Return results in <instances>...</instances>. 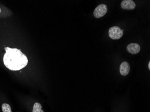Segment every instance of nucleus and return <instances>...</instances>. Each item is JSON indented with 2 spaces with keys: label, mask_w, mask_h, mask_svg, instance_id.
<instances>
[{
  "label": "nucleus",
  "mask_w": 150,
  "mask_h": 112,
  "mask_svg": "<svg viewBox=\"0 0 150 112\" xmlns=\"http://www.w3.org/2000/svg\"><path fill=\"white\" fill-rule=\"evenodd\" d=\"M6 53L3 57L5 66L13 71L21 70L28 63L27 56L18 49H11L9 47L5 48Z\"/></svg>",
  "instance_id": "nucleus-1"
},
{
  "label": "nucleus",
  "mask_w": 150,
  "mask_h": 112,
  "mask_svg": "<svg viewBox=\"0 0 150 112\" xmlns=\"http://www.w3.org/2000/svg\"><path fill=\"white\" fill-rule=\"evenodd\" d=\"M0 13H1V9H0Z\"/></svg>",
  "instance_id": "nucleus-10"
},
{
  "label": "nucleus",
  "mask_w": 150,
  "mask_h": 112,
  "mask_svg": "<svg viewBox=\"0 0 150 112\" xmlns=\"http://www.w3.org/2000/svg\"><path fill=\"white\" fill-rule=\"evenodd\" d=\"M1 107H2V110L3 112H12L11 106L8 104H3Z\"/></svg>",
  "instance_id": "nucleus-8"
},
{
  "label": "nucleus",
  "mask_w": 150,
  "mask_h": 112,
  "mask_svg": "<svg viewBox=\"0 0 150 112\" xmlns=\"http://www.w3.org/2000/svg\"><path fill=\"white\" fill-rule=\"evenodd\" d=\"M130 71V66L127 61H124L121 63L120 67V74L123 76H126Z\"/></svg>",
  "instance_id": "nucleus-6"
},
{
  "label": "nucleus",
  "mask_w": 150,
  "mask_h": 112,
  "mask_svg": "<svg viewBox=\"0 0 150 112\" xmlns=\"http://www.w3.org/2000/svg\"><path fill=\"white\" fill-rule=\"evenodd\" d=\"M148 67L149 70H150V61H149V63H148Z\"/></svg>",
  "instance_id": "nucleus-9"
},
{
  "label": "nucleus",
  "mask_w": 150,
  "mask_h": 112,
  "mask_svg": "<svg viewBox=\"0 0 150 112\" xmlns=\"http://www.w3.org/2000/svg\"><path fill=\"white\" fill-rule=\"evenodd\" d=\"M108 34L112 39H119L123 35V30L117 26H114L109 29Z\"/></svg>",
  "instance_id": "nucleus-2"
},
{
  "label": "nucleus",
  "mask_w": 150,
  "mask_h": 112,
  "mask_svg": "<svg viewBox=\"0 0 150 112\" xmlns=\"http://www.w3.org/2000/svg\"><path fill=\"white\" fill-rule=\"evenodd\" d=\"M108 12V7L105 4L98 5L93 12V15L96 18H100L104 16Z\"/></svg>",
  "instance_id": "nucleus-3"
},
{
  "label": "nucleus",
  "mask_w": 150,
  "mask_h": 112,
  "mask_svg": "<svg viewBox=\"0 0 150 112\" xmlns=\"http://www.w3.org/2000/svg\"><path fill=\"white\" fill-rule=\"evenodd\" d=\"M42 108V105L39 103H35L33 107V112H44Z\"/></svg>",
  "instance_id": "nucleus-7"
},
{
  "label": "nucleus",
  "mask_w": 150,
  "mask_h": 112,
  "mask_svg": "<svg viewBox=\"0 0 150 112\" xmlns=\"http://www.w3.org/2000/svg\"><path fill=\"white\" fill-rule=\"evenodd\" d=\"M127 50L132 54H136L140 51V46L138 44L131 43L127 45Z\"/></svg>",
  "instance_id": "nucleus-5"
},
{
  "label": "nucleus",
  "mask_w": 150,
  "mask_h": 112,
  "mask_svg": "<svg viewBox=\"0 0 150 112\" xmlns=\"http://www.w3.org/2000/svg\"><path fill=\"white\" fill-rule=\"evenodd\" d=\"M121 7L123 9L127 10H132L135 9L136 4L132 0H123L121 2Z\"/></svg>",
  "instance_id": "nucleus-4"
}]
</instances>
